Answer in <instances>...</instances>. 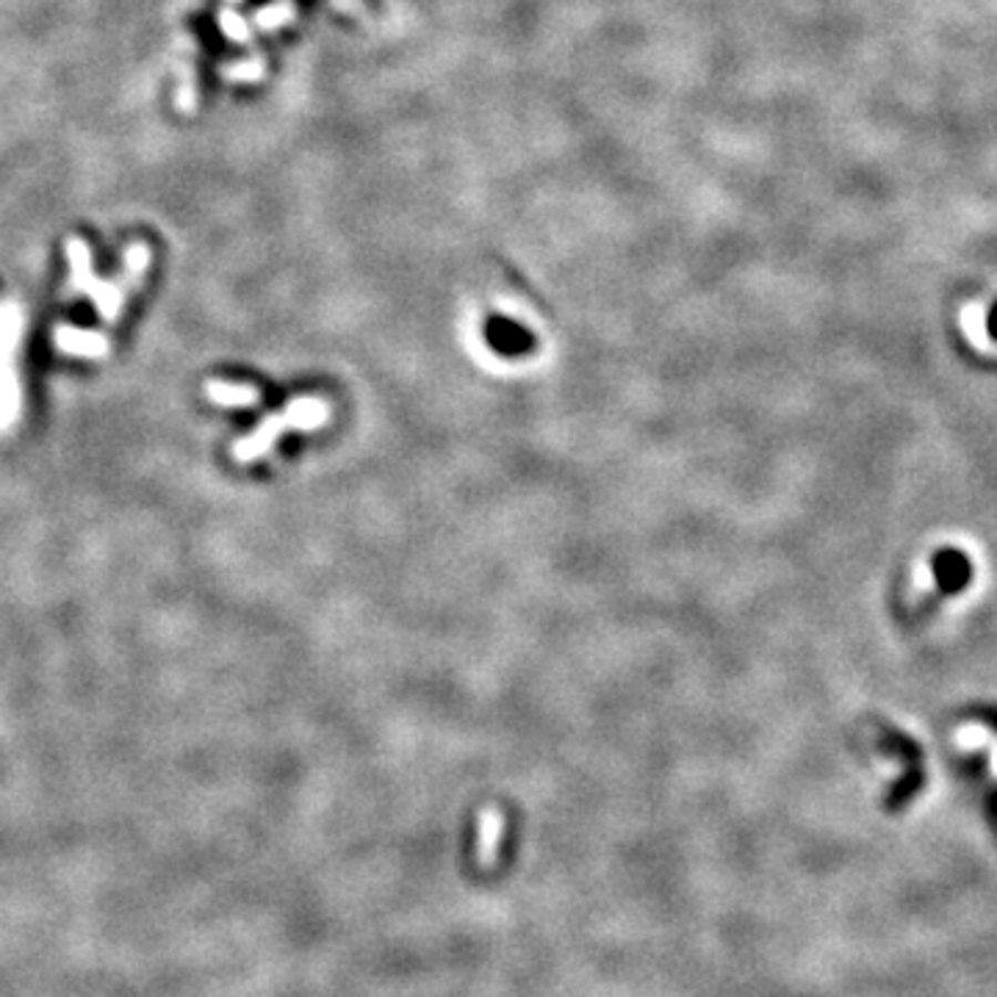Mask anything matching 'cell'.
Returning a JSON list of instances; mask_svg holds the SVG:
<instances>
[{
	"label": "cell",
	"mask_w": 997,
	"mask_h": 997,
	"mask_svg": "<svg viewBox=\"0 0 997 997\" xmlns=\"http://www.w3.org/2000/svg\"><path fill=\"white\" fill-rule=\"evenodd\" d=\"M325 419H327V404L325 402H319V399H308V397L299 399V402H294L291 408L286 410V413L275 415V419L266 421V424L260 426V430H255L253 435L247 438V441H238L236 458L238 460L258 458V454H264L266 449L271 446V441H275V438L280 435V432L291 430V426H299V430H308V426H319Z\"/></svg>",
	"instance_id": "1"
},
{
	"label": "cell",
	"mask_w": 997,
	"mask_h": 997,
	"mask_svg": "<svg viewBox=\"0 0 997 997\" xmlns=\"http://www.w3.org/2000/svg\"><path fill=\"white\" fill-rule=\"evenodd\" d=\"M931 568H934L939 590L950 593V596L962 593L973 582V563H969V557L962 548H939L934 554V559H931Z\"/></svg>",
	"instance_id": "2"
},
{
	"label": "cell",
	"mask_w": 997,
	"mask_h": 997,
	"mask_svg": "<svg viewBox=\"0 0 997 997\" xmlns=\"http://www.w3.org/2000/svg\"><path fill=\"white\" fill-rule=\"evenodd\" d=\"M208 397L219 404H255L258 391L253 386H233V382H210Z\"/></svg>",
	"instance_id": "3"
},
{
	"label": "cell",
	"mask_w": 997,
	"mask_h": 997,
	"mask_svg": "<svg viewBox=\"0 0 997 997\" xmlns=\"http://www.w3.org/2000/svg\"><path fill=\"white\" fill-rule=\"evenodd\" d=\"M59 343L64 349H75V352H89V354H97L105 349V341L100 336H89V332H75V330H59Z\"/></svg>",
	"instance_id": "4"
},
{
	"label": "cell",
	"mask_w": 997,
	"mask_h": 997,
	"mask_svg": "<svg viewBox=\"0 0 997 997\" xmlns=\"http://www.w3.org/2000/svg\"><path fill=\"white\" fill-rule=\"evenodd\" d=\"M986 330H989V336L997 341V305H995V308H991L989 319H986Z\"/></svg>",
	"instance_id": "5"
}]
</instances>
